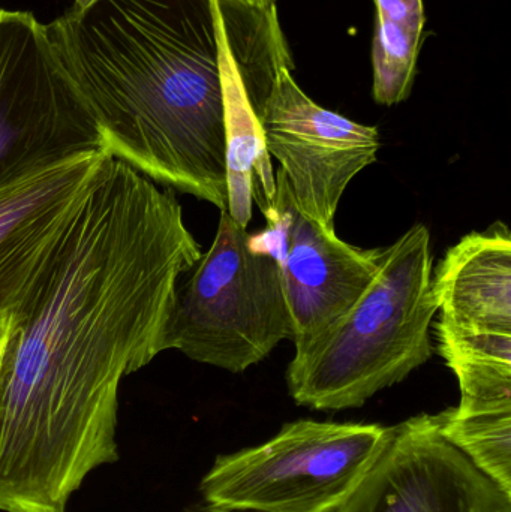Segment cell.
<instances>
[{
	"label": "cell",
	"mask_w": 511,
	"mask_h": 512,
	"mask_svg": "<svg viewBox=\"0 0 511 512\" xmlns=\"http://www.w3.org/2000/svg\"><path fill=\"white\" fill-rule=\"evenodd\" d=\"M240 66L267 153L281 164L297 209L335 233L345 189L377 161L380 131L326 110L300 89L281 24L269 30Z\"/></svg>",
	"instance_id": "5b68a950"
},
{
	"label": "cell",
	"mask_w": 511,
	"mask_h": 512,
	"mask_svg": "<svg viewBox=\"0 0 511 512\" xmlns=\"http://www.w3.org/2000/svg\"><path fill=\"white\" fill-rule=\"evenodd\" d=\"M275 179L272 200L257 201L267 219L266 230L257 236L281 267L294 348L300 349L362 297L377 274L383 248L366 251L324 231L299 212L281 170Z\"/></svg>",
	"instance_id": "9c48e42d"
},
{
	"label": "cell",
	"mask_w": 511,
	"mask_h": 512,
	"mask_svg": "<svg viewBox=\"0 0 511 512\" xmlns=\"http://www.w3.org/2000/svg\"><path fill=\"white\" fill-rule=\"evenodd\" d=\"M95 150H104L101 132L47 26L0 9V186Z\"/></svg>",
	"instance_id": "52a82bcc"
},
{
	"label": "cell",
	"mask_w": 511,
	"mask_h": 512,
	"mask_svg": "<svg viewBox=\"0 0 511 512\" xmlns=\"http://www.w3.org/2000/svg\"><path fill=\"white\" fill-rule=\"evenodd\" d=\"M72 2H74L72 9H75V11H84V9H87L90 5H93L96 0H72Z\"/></svg>",
	"instance_id": "ac0fdd59"
},
{
	"label": "cell",
	"mask_w": 511,
	"mask_h": 512,
	"mask_svg": "<svg viewBox=\"0 0 511 512\" xmlns=\"http://www.w3.org/2000/svg\"><path fill=\"white\" fill-rule=\"evenodd\" d=\"M12 319L11 315L0 313V358L5 351L6 343H8L9 333H11Z\"/></svg>",
	"instance_id": "2e32d148"
},
{
	"label": "cell",
	"mask_w": 511,
	"mask_h": 512,
	"mask_svg": "<svg viewBox=\"0 0 511 512\" xmlns=\"http://www.w3.org/2000/svg\"><path fill=\"white\" fill-rule=\"evenodd\" d=\"M431 233L411 227L383 248L362 297L308 345L296 349L287 387L297 405L315 411L360 408L407 379L432 357Z\"/></svg>",
	"instance_id": "3957f363"
},
{
	"label": "cell",
	"mask_w": 511,
	"mask_h": 512,
	"mask_svg": "<svg viewBox=\"0 0 511 512\" xmlns=\"http://www.w3.org/2000/svg\"><path fill=\"white\" fill-rule=\"evenodd\" d=\"M218 41L227 129L228 213L248 228L252 201L272 200L276 192L272 158L264 144L260 119L243 78L242 66L231 47L218 0Z\"/></svg>",
	"instance_id": "4fadbf2b"
},
{
	"label": "cell",
	"mask_w": 511,
	"mask_h": 512,
	"mask_svg": "<svg viewBox=\"0 0 511 512\" xmlns=\"http://www.w3.org/2000/svg\"><path fill=\"white\" fill-rule=\"evenodd\" d=\"M225 2L236 3L243 8L258 9V11H267L276 6V0H225Z\"/></svg>",
	"instance_id": "9a60e30c"
},
{
	"label": "cell",
	"mask_w": 511,
	"mask_h": 512,
	"mask_svg": "<svg viewBox=\"0 0 511 512\" xmlns=\"http://www.w3.org/2000/svg\"><path fill=\"white\" fill-rule=\"evenodd\" d=\"M45 26L105 152L228 210L216 0H96Z\"/></svg>",
	"instance_id": "7a4b0ae2"
},
{
	"label": "cell",
	"mask_w": 511,
	"mask_h": 512,
	"mask_svg": "<svg viewBox=\"0 0 511 512\" xmlns=\"http://www.w3.org/2000/svg\"><path fill=\"white\" fill-rule=\"evenodd\" d=\"M0 9H2V8H0Z\"/></svg>",
	"instance_id": "d6986e66"
},
{
	"label": "cell",
	"mask_w": 511,
	"mask_h": 512,
	"mask_svg": "<svg viewBox=\"0 0 511 512\" xmlns=\"http://www.w3.org/2000/svg\"><path fill=\"white\" fill-rule=\"evenodd\" d=\"M177 286L162 334V352L242 373L266 360L294 328L281 267L260 237L228 210L215 240Z\"/></svg>",
	"instance_id": "277c9868"
},
{
	"label": "cell",
	"mask_w": 511,
	"mask_h": 512,
	"mask_svg": "<svg viewBox=\"0 0 511 512\" xmlns=\"http://www.w3.org/2000/svg\"><path fill=\"white\" fill-rule=\"evenodd\" d=\"M336 512H511V495L441 433V414L389 427L386 445Z\"/></svg>",
	"instance_id": "ba28073f"
},
{
	"label": "cell",
	"mask_w": 511,
	"mask_h": 512,
	"mask_svg": "<svg viewBox=\"0 0 511 512\" xmlns=\"http://www.w3.org/2000/svg\"><path fill=\"white\" fill-rule=\"evenodd\" d=\"M389 427L299 420L272 439L216 457L200 483L224 510L336 512L380 457Z\"/></svg>",
	"instance_id": "8992f818"
},
{
	"label": "cell",
	"mask_w": 511,
	"mask_h": 512,
	"mask_svg": "<svg viewBox=\"0 0 511 512\" xmlns=\"http://www.w3.org/2000/svg\"><path fill=\"white\" fill-rule=\"evenodd\" d=\"M440 324L462 331L511 334V237L506 225L471 233L432 274Z\"/></svg>",
	"instance_id": "7c38bea8"
},
{
	"label": "cell",
	"mask_w": 511,
	"mask_h": 512,
	"mask_svg": "<svg viewBox=\"0 0 511 512\" xmlns=\"http://www.w3.org/2000/svg\"><path fill=\"white\" fill-rule=\"evenodd\" d=\"M201 256L174 191L111 161L20 309L0 358V512H68L119 460L123 378L162 352Z\"/></svg>",
	"instance_id": "6da1fadb"
},
{
	"label": "cell",
	"mask_w": 511,
	"mask_h": 512,
	"mask_svg": "<svg viewBox=\"0 0 511 512\" xmlns=\"http://www.w3.org/2000/svg\"><path fill=\"white\" fill-rule=\"evenodd\" d=\"M375 33L372 69L375 102L386 107L410 98L417 74V60L425 38L423 0H374Z\"/></svg>",
	"instance_id": "5bb4252c"
},
{
	"label": "cell",
	"mask_w": 511,
	"mask_h": 512,
	"mask_svg": "<svg viewBox=\"0 0 511 512\" xmlns=\"http://www.w3.org/2000/svg\"><path fill=\"white\" fill-rule=\"evenodd\" d=\"M111 161L80 153L0 186V313L20 309Z\"/></svg>",
	"instance_id": "30bf717a"
},
{
	"label": "cell",
	"mask_w": 511,
	"mask_h": 512,
	"mask_svg": "<svg viewBox=\"0 0 511 512\" xmlns=\"http://www.w3.org/2000/svg\"><path fill=\"white\" fill-rule=\"evenodd\" d=\"M438 354L459 382L461 402L441 412V433L511 495V334L435 325Z\"/></svg>",
	"instance_id": "8fae6325"
},
{
	"label": "cell",
	"mask_w": 511,
	"mask_h": 512,
	"mask_svg": "<svg viewBox=\"0 0 511 512\" xmlns=\"http://www.w3.org/2000/svg\"><path fill=\"white\" fill-rule=\"evenodd\" d=\"M185 512H251V511H240V510H224V508L212 507V505L201 502V504L194 505Z\"/></svg>",
	"instance_id": "e0dca14e"
}]
</instances>
